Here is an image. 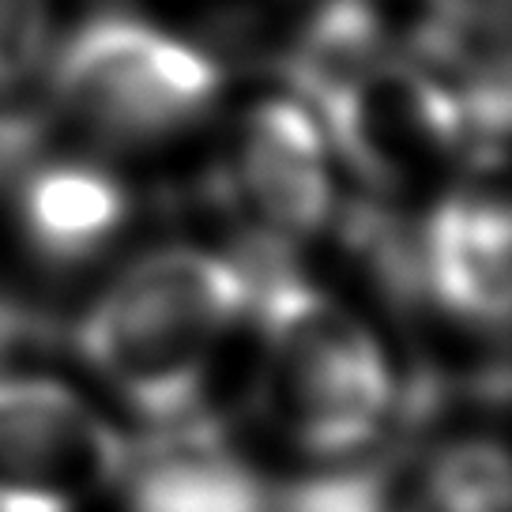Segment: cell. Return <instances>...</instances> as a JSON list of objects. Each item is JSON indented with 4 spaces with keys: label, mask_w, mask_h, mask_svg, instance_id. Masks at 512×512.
<instances>
[{
    "label": "cell",
    "mask_w": 512,
    "mask_h": 512,
    "mask_svg": "<svg viewBox=\"0 0 512 512\" xmlns=\"http://www.w3.org/2000/svg\"><path fill=\"white\" fill-rule=\"evenodd\" d=\"M249 264L208 249H155L132 260L80 320V354L155 426L192 418L211 369L253 309Z\"/></svg>",
    "instance_id": "cell-1"
},
{
    "label": "cell",
    "mask_w": 512,
    "mask_h": 512,
    "mask_svg": "<svg viewBox=\"0 0 512 512\" xmlns=\"http://www.w3.org/2000/svg\"><path fill=\"white\" fill-rule=\"evenodd\" d=\"M249 272L260 392L279 430L324 464L377 445L400 400L381 339L351 305L283 268V253H256Z\"/></svg>",
    "instance_id": "cell-2"
},
{
    "label": "cell",
    "mask_w": 512,
    "mask_h": 512,
    "mask_svg": "<svg viewBox=\"0 0 512 512\" xmlns=\"http://www.w3.org/2000/svg\"><path fill=\"white\" fill-rule=\"evenodd\" d=\"M49 91L61 121L110 147L162 144L200 121L219 95L204 49L132 16H98L61 46Z\"/></svg>",
    "instance_id": "cell-3"
},
{
    "label": "cell",
    "mask_w": 512,
    "mask_h": 512,
    "mask_svg": "<svg viewBox=\"0 0 512 512\" xmlns=\"http://www.w3.org/2000/svg\"><path fill=\"white\" fill-rule=\"evenodd\" d=\"M125 464V437L72 388L0 377V512H83Z\"/></svg>",
    "instance_id": "cell-4"
},
{
    "label": "cell",
    "mask_w": 512,
    "mask_h": 512,
    "mask_svg": "<svg viewBox=\"0 0 512 512\" xmlns=\"http://www.w3.org/2000/svg\"><path fill=\"white\" fill-rule=\"evenodd\" d=\"M226 174L260 253H283L290 241L313 238L332 219V155L302 98L256 102L234 132Z\"/></svg>",
    "instance_id": "cell-5"
},
{
    "label": "cell",
    "mask_w": 512,
    "mask_h": 512,
    "mask_svg": "<svg viewBox=\"0 0 512 512\" xmlns=\"http://www.w3.org/2000/svg\"><path fill=\"white\" fill-rule=\"evenodd\" d=\"M418 279L448 317L512 324V185H460L437 200L418 238Z\"/></svg>",
    "instance_id": "cell-6"
},
{
    "label": "cell",
    "mask_w": 512,
    "mask_h": 512,
    "mask_svg": "<svg viewBox=\"0 0 512 512\" xmlns=\"http://www.w3.org/2000/svg\"><path fill=\"white\" fill-rule=\"evenodd\" d=\"M128 512H272V490L219 426L181 418L125 464Z\"/></svg>",
    "instance_id": "cell-7"
},
{
    "label": "cell",
    "mask_w": 512,
    "mask_h": 512,
    "mask_svg": "<svg viewBox=\"0 0 512 512\" xmlns=\"http://www.w3.org/2000/svg\"><path fill=\"white\" fill-rule=\"evenodd\" d=\"M407 53L441 80L471 140H512L509 0H437Z\"/></svg>",
    "instance_id": "cell-8"
},
{
    "label": "cell",
    "mask_w": 512,
    "mask_h": 512,
    "mask_svg": "<svg viewBox=\"0 0 512 512\" xmlns=\"http://www.w3.org/2000/svg\"><path fill=\"white\" fill-rule=\"evenodd\" d=\"M16 223L38 260L76 268L95 260L128 219L121 181L83 159H38L16 177Z\"/></svg>",
    "instance_id": "cell-9"
},
{
    "label": "cell",
    "mask_w": 512,
    "mask_h": 512,
    "mask_svg": "<svg viewBox=\"0 0 512 512\" xmlns=\"http://www.w3.org/2000/svg\"><path fill=\"white\" fill-rule=\"evenodd\" d=\"M396 512H512V452L467 437L422 460Z\"/></svg>",
    "instance_id": "cell-10"
},
{
    "label": "cell",
    "mask_w": 512,
    "mask_h": 512,
    "mask_svg": "<svg viewBox=\"0 0 512 512\" xmlns=\"http://www.w3.org/2000/svg\"><path fill=\"white\" fill-rule=\"evenodd\" d=\"M415 475L411 445H369L272 494V512H396Z\"/></svg>",
    "instance_id": "cell-11"
},
{
    "label": "cell",
    "mask_w": 512,
    "mask_h": 512,
    "mask_svg": "<svg viewBox=\"0 0 512 512\" xmlns=\"http://www.w3.org/2000/svg\"><path fill=\"white\" fill-rule=\"evenodd\" d=\"M49 49V0H0V95L42 68Z\"/></svg>",
    "instance_id": "cell-12"
},
{
    "label": "cell",
    "mask_w": 512,
    "mask_h": 512,
    "mask_svg": "<svg viewBox=\"0 0 512 512\" xmlns=\"http://www.w3.org/2000/svg\"><path fill=\"white\" fill-rule=\"evenodd\" d=\"M27 328H31L27 313H23L16 302H8V298L0 294V354L12 351L19 339H27Z\"/></svg>",
    "instance_id": "cell-13"
}]
</instances>
